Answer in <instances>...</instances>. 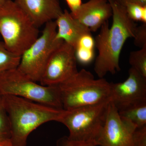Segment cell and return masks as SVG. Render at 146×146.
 Here are the masks:
<instances>
[{
  "instance_id": "6da1fadb",
  "label": "cell",
  "mask_w": 146,
  "mask_h": 146,
  "mask_svg": "<svg viewBox=\"0 0 146 146\" xmlns=\"http://www.w3.org/2000/svg\"><path fill=\"white\" fill-rule=\"evenodd\" d=\"M112 9V23L110 27L108 21L101 27L95 39L98 50L94 71L99 78L108 73L114 74L121 70L120 54L126 41L133 38L137 25L128 16L122 5L116 0H107Z\"/></svg>"
},
{
  "instance_id": "7a4b0ae2",
  "label": "cell",
  "mask_w": 146,
  "mask_h": 146,
  "mask_svg": "<svg viewBox=\"0 0 146 146\" xmlns=\"http://www.w3.org/2000/svg\"><path fill=\"white\" fill-rule=\"evenodd\" d=\"M10 124L13 146H27L29 135L40 125L59 121L65 110L31 101L20 97L4 95Z\"/></svg>"
},
{
  "instance_id": "3957f363",
  "label": "cell",
  "mask_w": 146,
  "mask_h": 146,
  "mask_svg": "<svg viewBox=\"0 0 146 146\" xmlns=\"http://www.w3.org/2000/svg\"><path fill=\"white\" fill-rule=\"evenodd\" d=\"M57 86L65 110L110 101V83L104 78L96 79L84 69Z\"/></svg>"
},
{
  "instance_id": "277c9868",
  "label": "cell",
  "mask_w": 146,
  "mask_h": 146,
  "mask_svg": "<svg viewBox=\"0 0 146 146\" xmlns=\"http://www.w3.org/2000/svg\"><path fill=\"white\" fill-rule=\"evenodd\" d=\"M0 36L7 48L21 56L39 36V28L12 0L0 8Z\"/></svg>"
},
{
  "instance_id": "5b68a950",
  "label": "cell",
  "mask_w": 146,
  "mask_h": 146,
  "mask_svg": "<svg viewBox=\"0 0 146 146\" xmlns=\"http://www.w3.org/2000/svg\"><path fill=\"white\" fill-rule=\"evenodd\" d=\"M110 101L65 110L59 122L69 131L72 141L97 144L104 126Z\"/></svg>"
},
{
  "instance_id": "8992f818",
  "label": "cell",
  "mask_w": 146,
  "mask_h": 146,
  "mask_svg": "<svg viewBox=\"0 0 146 146\" xmlns=\"http://www.w3.org/2000/svg\"><path fill=\"white\" fill-rule=\"evenodd\" d=\"M0 93L3 95L20 97L63 109L58 86L38 84L22 74L17 68L0 75Z\"/></svg>"
},
{
  "instance_id": "52a82bcc",
  "label": "cell",
  "mask_w": 146,
  "mask_h": 146,
  "mask_svg": "<svg viewBox=\"0 0 146 146\" xmlns=\"http://www.w3.org/2000/svg\"><path fill=\"white\" fill-rule=\"evenodd\" d=\"M55 21L45 24L41 35L21 56L17 69L29 78L39 82L50 56L63 41L56 39Z\"/></svg>"
},
{
  "instance_id": "ba28073f",
  "label": "cell",
  "mask_w": 146,
  "mask_h": 146,
  "mask_svg": "<svg viewBox=\"0 0 146 146\" xmlns=\"http://www.w3.org/2000/svg\"><path fill=\"white\" fill-rule=\"evenodd\" d=\"M75 49L63 42L50 56L41 79L44 86H57L78 72Z\"/></svg>"
},
{
  "instance_id": "9c48e42d",
  "label": "cell",
  "mask_w": 146,
  "mask_h": 146,
  "mask_svg": "<svg viewBox=\"0 0 146 146\" xmlns=\"http://www.w3.org/2000/svg\"><path fill=\"white\" fill-rule=\"evenodd\" d=\"M110 101L118 111L146 103V78L133 68L122 82L110 83Z\"/></svg>"
},
{
  "instance_id": "30bf717a",
  "label": "cell",
  "mask_w": 146,
  "mask_h": 146,
  "mask_svg": "<svg viewBox=\"0 0 146 146\" xmlns=\"http://www.w3.org/2000/svg\"><path fill=\"white\" fill-rule=\"evenodd\" d=\"M136 126L119 114L118 110L109 102L106 119L98 140L100 146H133Z\"/></svg>"
},
{
  "instance_id": "8fae6325",
  "label": "cell",
  "mask_w": 146,
  "mask_h": 146,
  "mask_svg": "<svg viewBox=\"0 0 146 146\" xmlns=\"http://www.w3.org/2000/svg\"><path fill=\"white\" fill-rule=\"evenodd\" d=\"M70 13L91 32H95L112 16V9L107 0H89L82 3L75 12Z\"/></svg>"
},
{
  "instance_id": "7c38bea8",
  "label": "cell",
  "mask_w": 146,
  "mask_h": 146,
  "mask_svg": "<svg viewBox=\"0 0 146 146\" xmlns=\"http://www.w3.org/2000/svg\"><path fill=\"white\" fill-rule=\"evenodd\" d=\"M36 27L55 21L63 11L59 0H15Z\"/></svg>"
},
{
  "instance_id": "4fadbf2b",
  "label": "cell",
  "mask_w": 146,
  "mask_h": 146,
  "mask_svg": "<svg viewBox=\"0 0 146 146\" xmlns=\"http://www.w3.org/2000/svg\"><path fill=\"white\" fill-rule=\"evenodd\" d=\"M57 30L56 37L75 48L79 40L85 35L91 33L89 28L71 15L67 9L55 20Z\"/></svg>"
},
{
  "instance_id": "5bb4252c",
  "label": "cell",
  "mask_w": 146,
  "mask_h": 146,
  "mask_svg": "<svg viewBox=\"0 0 146 146\" xmlns=\"http://www.w3.org/2000/svg\"><path fill=\"white\" fill-rule=\"evenodd\" d=\"M118 112L121 117L132 123L137 129L146 126V103Z\"/></svg>"
},
{
  "instance_id": "9a60e30c",
  "label": "cell",
  "mask_w": 146,
  "mask_h": 146,
  "mask_svg": "<svg viewBox=\"0 0 146 146\" xmlns=\"http://www.w3.org/2000/svg\"><path fill=\"white\" fill-rule=\"evenodd\" d=\"M20 59L21 56L9 50L3 42L0 41V75L18 68Z\"/></svg>"
},
{
  "instance_id": "2e32d148",
  "label": "cell",
  "mask_w": 146,
  "mask_h": 146,
  "mask_svg": "<svg viewBox=\"0 0 146 146\" xmlns=\"http://www.w3.org/2000/svg\"><path fill=\"white\" fill-rule=\"evenodd\" d=\"M129 62L131 68L146 78V46L130 52Z\"/></svg>"
},
{
  "instance_id": "e0dca14e",
  "label": "cell",
  "mask_w": 146,
  "mask_h": 146,
  "mask_svg": "<svg viewBox=\"0 0 146 146\" xmlns=\"http://www.w3.org/2000/svg\"><path fill=\"white\" fill-rule=\"evenodd\" d=\"M10 138V124L5 104L4 96L0 93V142L9 141Z\"/></svg>"
},
{
  "instance_id": "ac0fdd59",
  "label": "cell",
  "mask_w": 146,
  "mask_h": 146,
  "mask_svg": "<svg viewBox=\"0 0 146 146\" xmlns=\"http://www.w3.org/2000/svg\"><path fill=\"white\" fill-rule=\"evenodd\" d=\"M122 5L125 8L128 16L131 20L146 23V6L134 3H127Z\"/></svg>"
},
{
  "instance_id": "d6986e66",
  "label": "cell",
  "mask_w": 146,
  "mask_h": 146,
  "mask_svg": "<svg viewBox=\"0 0 146 146\" xmlns=\"http://www.w3.org/2000/svg\"><path fill=\"white\" fill-rule=\"evenodd\" d=\"M77 61L82 65H88L93 61L95 57L94 49L78 46L75 49Z\"/></svg>"
},
{
  "instance_id": "ffe728a7",
  "label": "cell",
  "mask_w": 146,
  "mask_h": 146,
  "mask_svg": "<svg viewBox=\"0 0 146 146\" xmlns=\"http://www.w3.org/2000/svg\"><path fill=\"white\" fill-rule=\"evenodd\" d=\"M134 45L140 48L146 46V23L137 26L133 37Z\"/></svg>"
},
{
  "instance_id": "44dd1931",
  "label": "cell",
  "mask_w": 146,
  "mask_h": 146,
  "mask_svg": "<svg viewBox=\"0 0 146 146\" xmlns=\"http://www.w3.org/2000/svg\"><path fill=\"white\" fill-rule=\"evenodd\" d=\"M133 146H146V126L136 129Z\"/></svg>"
},
{
  "instance_id": "7402d4cb",
  "label": "cell",
  "mask_w": 146,
  "mask_h": 146,
  "mask_svg": "<svg viewBox=\"0 0 146 146\" xmlns=\"http://www.w3.org/2000/svg\"><path fill=\"white\" fill-rule=\"evenodd\" d=\"M78 46L94 49L95 46V39L93 38L91 33L86 34L82 36L79 40L76 48Z\"/></svg>"
},
{
  "instance_id": "603a6c76",
  "label": "cell",
  "mask_w": 146,
  "mask_h": 146,
  "mask_svg": "<svg viewBox=\"0 0 146 146\" xmlns=\"http://www.w3.org/2000/svg\"><path fill=\"white\" fill-rule=\"evenodd\" d=\"M58 144L59 146H100L90 142L72 141L68 137H64L59 140Z\"/></svg>"
},
{
  "instance_id": "cb8c5ba5",
  "label": "cell",
  "mask_w": 146,
  "mask_h": 146,
  "mask_svg": "<svg viewBox=\"0 0 146 146\" xmlns=\"http://www.w3.org/2000/svg\"><path fill=\"white\" fill-rule=\"evenodd\" d=\"M68 7L70 9L71 13L77 11L80 7L82 3V0H65Z\"/></svg>"
},
{
  "instance_id": "d4e9b609",
  "label": "cell",
  "mask_w": 146,
  "mask_h": 146,
  "mask_svg": "<svg viewBox=\"0 0 146 146\" xmlns=\"http://www.w3.org/2000/svg\"><path fill=\"white\" fill-rule=\"evenodd\" d=\"M121 5L127 3H134L146 6V0H116Z\"/></svg>"
},
{
  "instance_id": "484cf974",
  "label": "cell",
  "mask_w": 146,
  "mask_h": 146,
  "mask_svg": "<svg viewBox=\"0 0 146 146\" xmlns=\"http://www.w3.org/2000/svg\"><path fill=\"white\" fill-rule=\"evenodd\" d=\"M0 146H13L10 140L0 142Z\"/></svg>"
},
{
  "instance_id": "4316f807",
  "label": "cell",
  "mask_w": 146,
  "mask_h": 146,
  "mask_svg": "<svg viewBox=\"0 0 146 146\" xmlns=\"http://www.w3.org/2000/svg\"><path fill=\"white\" fill-rule=\"evenodd\" d=\"M5 2L3 0H0V8L2 6Z\"/></svg>"
},
{
  "instance_id": "83f0119b",
  "label": "cell",
  "mask_w": 146,
  "mask_h": 146,
  "mask_svg": "<svg viewBox=\"0 0 146 146\" xmlns=\"http://www.w3.org/2000/svg\"><path fill=\"white\" fill-rule=\"evenodd\" d=\"M3 1H9V0H3Z\"/></svg>"
}]
</instances>
